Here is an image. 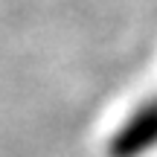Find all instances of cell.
<instances>
[{"mask_svg": "<svg viewBox=\"0 0 157 157\" xmlns=\"http://www.w3.org/2000/svg\"><path fill=\"white\" fill-rule=\"evenodd\" d=\"M151 143H157V99L122 128L119 143H113V154L125 157V154H131V151L148 148Z\"/></svg>", "mask_w": 157, "mask_h": 157, "instance_id": "6da1fadb", "label": "cell"}]
</instances>
